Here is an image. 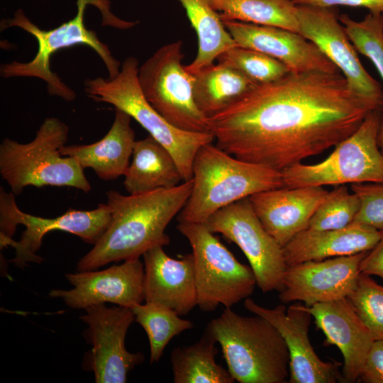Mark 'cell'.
Returning a JSON list of instances; mask_svg holds the SVG:
<instances>
[{
	"label": "cell",
	"instance_id": "obj_11",
	"mask_svg": "<svg viewBox=\"0 0 383 383\" xmlns=\"http://www.w3.org/2000/svg\"><path fill=\"white\" fill-rule=\"evenodd\" d=\"M180 40L160 48L140 67L138 79L150 105L170 123L189 132L211 133L194 96V75L182 64Z\"/></svg>",
	"mask_w": 383,
	"mask_h": 383
},
{
	"label": "cell",
	"instance_id": "obj_14",
	"mask_svg": "<svg viewBox=\"0 0 383 383\" xmlns=\"http://www.w3.org/2000/svg\"><path fill=\"white\" fill-rule=\"evenodd\" d=\"M299 33L313 43L338 68L352 89L383 111V90L364 68L334 10L296 5Z\"/></svg>",
	"mask_w": 383,
	"mask_h": 383
},
{
	"label": "cell",
	"instance_id": "obj_32",
	"mask_svg": "<svg viewBox=\"0 0 383 383\" xmlns=\"http://www.w3.org/2000/svg\"><path fill=\"white\" fill-rule=\"evenodd\" d=\"M360 201L354 192L350 193L344 184L329 192L316 210L307 228L314 230L340 229L351 224L359 211Z\"/></svg>",
	"mask_w": 383,
	"mask_h": 383
},
{
	"label": "cell",
	"instance_id": "obj_6",
	"mask_svg": "<svg viewBox=\"0 0 383 383\" xmlns=\"http://www.w3.org/2000/svg\"><path fill=\"white\" fill-rule=\"evenodd\" d=\"M69 127L55 117L46 118L34 139L19 143L5 138L0 145V174L18 195L28 186L71 187L88 193L91 185L74 158L62 155Z\"/></svg>",
	"mask_w": 383,
	"mask_h": 383
},
{
	"label": "cell",
	"instance_id": "obj_19",
	"mask_svg": "<svg viewBox=\"0 0 383 383\" xmlns=\"http://www.w3.org/2000/svg\"><path fill=\"white\" fill-rule=\"evenodd\" d=\"M328 193L323 187H282L255 194L249 199L263 227L284 247L308 228Z\"/></svg>",
	"mask_w": 383,
	"mask_h": 383
},
{
	"label": "cell",
	"instance_id": "obj_16",
	"mask_svg": "<svg viewBox=\"0 0 383 383\" xmlns=\"http://www.w3.org/2000/svg\"><path fill=\"white\" fill-rule=\"evenodd\" d=\"M367 252L287 267L279 292L280 301L284 304L302 301L310 306L347 298L356 285Z\"/></svg>",
	"mask_w": 383,
	"mask_h": 383
},
{
	"label": "cell",
	"instance_id": "obj_28",
	"mask_svg": "<svg viewBox=\"0 0 383 383\" xmlns=\"http://www.w3.org/2000/svg\"><path fill=\"white\" fill-rule=\"evenodd\" d=\"M222 21L279 27L299 33L296 5L292 0H210Z\"/></svg>",
	"mask_w": 383,
	"mask_h": 383
},
{
	"label": "cell",
	"instance_id": "obj_5",
	"mask_svg": "<svg viewBox=\"0 0 383 383\" xmlns=\"http://www.w3.org/2000/svg\"><path fill=\"white\" fill-rule=\"evenodd\" d=\"M220 345L227 370L240 383H284L289 353L284 340L265 318L241 316L231 308L206 328Z\"/></svg>",
	"mask_w": 383,
	"mask_h": 383
},
{
	"label": "cell",
	"instance_id": "obj_38",
	"mask_svg": "<svg viewBox=\"0 0 383 383\" xmlns=\"http://www.w3.org/2000/svg\"><path fill=\"white\" fill-rule=\"evenodd\" d=\"M382 33H383V13H382Z\"/></svg>",
	"mask_w": 383,
	"mask_h": 383
},
{
	"label": "cell",
	"instance_id": "obj_2",
	"mask_svg": "<svg viewBox=\"0 0 383 383\" xmlns=\"http://www.w3.org/2000/svg\"><path fill=\"white\" fill-rule=\"evenodd\" d=\"M192 189V179L139 194L126 196L109 191L110 223L94 248L79 260L77 272L139 258L153 246L169 245L165 229L186 204Z\"/></svg>",
	"mask_w": 383,
	"mask_h": 383
},
{
	"label": "cell",
	"instance_id": "obj_15",
	"mask_svg": "<svg viewBox=\"0 0 383 383\" xmlns=\"http://www.w3.org/2000/svg\"><path fill=\"white\" fill-rule=\"evenodd\" d=\"M245 308L260 316L279 332L287 345L289 357V383H335L343 380L337 362L323 361L313 350L309 338L312 316L304 305L295 303L287 309L284 305L270 309L250 298Z\"/></svg>",
	"mask_w": 383,
	"mask_h": 383
},
{
	"label": "cell",
	"instance_id": "obj_9",
	"mask_svg": "<svg viewBox=\"0 0 383 383\" xmlns=\"http://www.w3.org/2000/svg\"><path fill=\"white\" fill-rule=\"evenodd\" d=\"M111 219L107 204H99L89 210L70 209L55 218L35 216L21 211L16 204L15 194L0 187V245L14 248L16 256L11 260L18 267L28 262H41L36 255L44 235L52 231H62L95 245L101 238Z\"/></svg>",
	"mask_w": 383,
	"mask_h": 383
},
{
	"label": "cell",
	"instance_id": "obj_39",
	"mask_svg": "<svg viewBox=\"0 0 383 383\" xmlns=\"http://www.w3.org/2000/svg\"><path fill=\"white\" fill-rule=\"evenodd\" d=\"M45 1H48V0H45Z\"/></svg>",
	"mask_w": 383,
	"mask_h": 383
},
{
	"label": "cell",
	"instance_id": "obj_33",
	"mask_svg": "<svg viewBox=\"0 0 383 383\" xmlns=\"http://www.w3.org/2000/svg\"><path fill=\"white\" fill-rule=\"evenodd\" d=\"M374 340L383 339V285L370 275L360 273L347 297Z\"/></svg>",
	"mask_w": 383,
	"mask_h": 383
},
{
	"label": "cell",
	"instance_id": "obj_8",
	"mask_svg": "<svg viewBox=\"0 0 383 383\" xmlns=\"http://www.w3.org/2000/svg\"><path fill=\"white\" fill-rule=\"evenodd\" d=\"M382 126L383 111H371L326 159L313 165L297 163L282 170L284 187L383 184V152L379 145Z\"/></svg>",
	"mask_w": 383,
	"mask_h": 383
},
{
	"label": "cell",
	"instance_id": "obj_22",
	"mask_svg": "<svg viewBox=\"0 0 383 383\" xmlns=\"http://www.w3.org/2000/svg\"><path fill=\"white\" fill-rule=\"evenodd\" d=\"M382 235V232L376 228L355 222L340 229L306 228L282 247L284 257L289 267L306 261L368 252L379 241Z\"/></svg>",
	"mask_w": 383,
	"mask_h": 383
},
{
	"label": "cell",
	"instance_id": "obj_31",
	"mask_svg": "<svg viewBox=\"0 0 383 383\" xmlns=\"http://www.w3.org/2000/svg\"><path fill=\"white\" fill-rule=\"evenodd\" d=\"M218 62L243 74L256 84L277 81L289 72L280 61L262 52L236 45L222 52Z\"/></svg>",
	"mask_w": 383,
	"mask_h": 383
},
{
	"label": "cell",
	"instance_id": "obj_3",
	"mask_svg": "<svg viewBox=\"0 0 383 383\" xmlns=\"http://www.w3.org/2000/svg\"><path fill=\"white\" fill-rule=\"evenodd\" d=\"M88 4H93L102 13L103 24L119 27L122 19L110 11L109 0H77V12L74 18L50 29H41L33 23L23 9H17L13 17L1 21V30L18 27L28 33L36 40L38 50L35 57L28 62L13 61L0 67V74L4 78L35 77L46 83L50 95L62 98L67 101H74L77 94L50 68L51 57L57 51L76 45H85L91 48L103 61L109 77H115L120 71L121 64L103 43L95 31L88 29L84 23V12Z\"/></svg>",
	"mask_w": 383,
	"mask_h": 383
},
{
	"label": "cell",
	"instance_id": "obj_18",
	"mask_svg": "<svg viewBox=\"0 0 383 383\" xmlns=\"http://www.w3.org/2000/svg\"><path fill=\"white\" fill-rule=\"evenodd\" d=\"M223 22L237 45L277 59L290 72H340L313 43L299 33L237 21Z\"/></svg>",
	"mask_w": 383,
	"mask_h": 383
},
{
	"label": "cell",
	"instance_id": "obj_24",
	"mask_svg": "<svg viewBox=\"0 0 383 383\" xmlns=\"http://www.w3.org/2000/svg\"><path fill=\"white\" fill-rule=\"evenodd\" d=\"M123 185L129 194L174 187L182 179L170 152L150 135L135 140Z\"/></svg>",
	"mask_w": 383,
	"mask_h": 383
},
{
	"label": "cell",
	"instance_id": "obj_29",
	"mask_svg": "<svg viewBox=\"0 0 383 383\" xmlns=\"http://www.w3.org/2000/svg\"><path fill=\"white\" fill-rule=\"evenodd\" d=\"M135 321L147 333L150 344V362H157L174 336L193 328V323L180 318L177 312L165 306L145 302L132 307Z\"/></svg>",
	"mask_w": 383,
	"mask_h": 383
},
{
	"label": "cell",
	"instance_id": "obj_30",
	"mask_svg": "<svg viewBox=\"0 0 383 383\" xmlns=\"http://www.w3.org/2000/svg\"><path fill=\"white\" fill-rule=\"evenodd\" d=\"M339 21L356 50L370 59L383 80V33L382 13L369 12L361 21L342 14ZM383 152V126L379 136Z\"/></svg>",
	"mask_w": 383,
	"mask_h": 383
},
{
	"label": "cell",
	"instance_id": "obj_12",
	"mask_svg": "<svg viewBox=\"0 0 383 383\" xmlns=\"http://www.w3.org/2000/svg\"><path fill=\"white\" fill-rule=\"evenodd\" d=\"M204 224L240 248L262 292L281 290L287 268L282 247L263 227L249 197L218 210Z\"/></svg>",
	"mask_w": 383,
	"mask_h": 383
},
{
	"label": "cell",
	"instance_id": "obj_13",
	"mask_svg": "<svg viewBox=\"0 0 383 383\" xmlns=\"http://www.w3.org/2000/svg\"><path fill=\"white\" fill-rule=\"evenodd\" d=\"M85 311L80 319L88 326L85 336L92 345L88 370L94 372L95 382H126L130 371L144 361L141 353H130L125 348L126 333L135 321L132 308L99 304Z\"/></svg>",
	"mask_w": 383,
	"mask_h": 383
},
{
	"label": "cell",
	"instance_id": "obj_34",
	"mask_svg": "<svg viewBox=\"0 0 383 383\" xmlns=\"http://www.w3.org/2000/svg\"><path fill=\"white\" fill-rule=\"evenodd\" d=\"M351 189L360 201L359 211L353 222L383 232V184H352Z\"/></svg>",
	"mask_w": 383,
	"mask_h": 383
},
{
	"label": "cell",
	"instance_id": "obj_4",
	"mask_svg": "<svg viewBox=\"0 0 383 383\" xmlns=\"http://www.w3.org/2000/svg\"><path fill=\"white\" fill-rule=\"evenodd\" d=\"M190 196L179 223H205L214 213L238 201L284 187L282 172L238 159L212 143L196 152Z\"/></svg>",
	"mask_w": 383,
	"mask_h": 383
},
{
	"label": "cell",
	"instance_id": "obj_7",
	"mask_svg": "<svg viewBox=\"0 0 383 383\" xmlns=\"http://www.w3.org/2000/svg\"><path fill=\"white\" fill-rule=\"evenodd\" d=\"M138 61L127 57L113 78L96 77L84 82L86 94L97 102L109 104L134 118L172 155L184 182L192 179L194 157L201 146L212 143L211 133L180 130L170 123L147 101L138 83Z\"/></svg>",
	"mask_w": 383,
	"mask_h": 383
},
{
	"label": "cell",
	"instance_id": "obj_21",
	"mask_svg": "<svg viewBox=\"0 0 383 383\" xmlns=\"http://www.w3.org/2000/svg\"><path fill=\"white\" fill-rule=\"evenodd\" d=\"M155 245L143 255L145 302L165 306L180 316L197 306L192 253L174 259Z\"/></svg>",
	"mask_w": 383,
	"mask_h": 383
},
{
	"label": "cell",
	"instance_id": "obj_27",
	"mask_svg": "<svg viewBox=\"0 0 383 383\" xmlns=\"http://www.w3.org/2000/svg\"><path fill=\"white\" fill-rule=\"evenodd\" d=\"M217 342L205 330L196 343L176 347L170 361L174 383H233L228 370L216 362Z\"/></svg>",
	"mask_w": 383,
	"mask_h": 383
},
{
	"label": "cell",
	"instance_id": "obj_1",
	"mask_svg": "<svg viewBox=\"0 0 383 383\" xmlns=\"http://www.w3.org/2000/svg\"><path fill=\"white\" fill-rule=\"evenodd\" d=\"M375 109L341 72H289L256 84L208 122L219 148L282 172L337 145Z\"/></svg>",
	"mask_w": 383,
	"mask_h": 383
},
{
	"label": "cell",
	"instance_id": "obj_26",
	"mask_svg": "<svg viewBox=\"0 0 383 383\" xmlns=\"http://www.w3.org/2000/svg\"><path fill=\"white\" fill-rule=\"evenodd\" d=\"M184 8L198 38V51L192 63L185 66L192 74L213 64L224 51L237 44L226 28L210 0H178Z\"/></svg>",
	"mask_w": 383,
	"mask_h": 383
},
{
	"label": "cell",
	"instance_id": "obj_23",
	"mask_svg": "<svg viewBox=\"0 0 383 383\" xmlns=\"http://www.w3.org/2000/svg\"><path fill=\"white\" fill-rule=\"evenodd\" d=\"M131 118L116 109L112 126L104 138L89 145H64L60 153L77 160L83 169L91 168L102 180H113L124 175L135 142Z\"/></svg>",
	"mask_w": 383,
	"mask_h": 383
},
{
	"label": "cell",
	"instance_id": "obj_36",
	"mask_svg": "<svg viewBox=\"0 0 383 383\" xmlns=\"http://www.w3.org/2000/svg\"><path fill=\"white\" fill-rule=\"evenodd\" d=\"M296 5L333 8L335 6L361 7L369 12L383 13V0H292Z\"/></svg>",
	"mask_w": 383,
	"mask_h": 383
},
{
	"label": "cell",
	"instance_id": "obj_17",
	"mask_svg": "<svg viewBox=\"0 0 383 383\" xmlns=\"http://www.w3.org/2000/svg\"><path fill=\"white\" fill-rule=\"evenodd\" d=\"M65 277L73 288L52 289L49 296L62 299L72 309H85L106 302L132 308L145 301L144 265L139 258L100 271L68 273Z\"/></svg>",
	"mask_w": 383,
	"mask_h": 383
},
{
	"label": "cell",
	"instance_id": "obj_35",
	"mask_svg": "<svg viewBox=\"0 0 383 383\" xmlns=\"http://www.w3.org/2000/svg\"><path fill=\"white\" fill-rule=\"evenodd\" d=\"M359 380L365 383H383V339L374 340L365 357Z\"/></svg>",
	"mask_w": 383,
	"mask_h": 383
},
{
	"label": "cell",
	"instance_id": "obj_25",
	"mask_svg": "<svg viewBox=\"0 0 383 383\" xmlns=\"http://www.w3.org/2000/svg\"><path fill=\"white\" fill-rule=\"evenodd\" d=\"M193 75L194 100L207 118L226 109L256 85L243 74L220 62Z\"/></svg>",
	"mask_w": 383,
	"mask_h": 383
},
{
	"label": "cell",
	"instance_id": "obj_20",
	"mask_svg": "<svg viewBox=\"0 0 383 383\" xmlns=\"http://www.w3.org/2000/svg\"><path fill=\"white\" fill-rule=\"evenodd\" d=\"M305 309L325 335V345H335L343 357V382H355L374 339L348 298Z\"/></svg>",
	"mask_w": 383,
	"mask_h": 383
},
{
	"label": "cell",
	"instance_id": "obj_10",
	"mask_svg": "<svg viewBox=\"0 0 383 383\" xmlns=\"http://www.w3.org/2000/svg\"><path fill=\"white\" fill-rule=\"evenodd\" d=\"M177 228L192 250L201 311L211 312L219 305L231 308L252 294L257 282L252 268L240 262L204 223H179Z\"/></svg>",
	"mask_w": 383,
	"mask_h": 383
},
{
	"label": "cell",
	"instance_id": "obj_37",
	"mask_svg": "<svg viewBox=\"0 0 383 383\" xmlns=\"http://www.w3.org/2000/svg\"><path fill=\"white\" fill-rule=\"evenodd\" d=\"M360 272L370 276H377L383 280V232L379 241L363 258Z\"/></svg>",
	"mask_w": 383,
	"mask_h": 383
}]
</instances>
